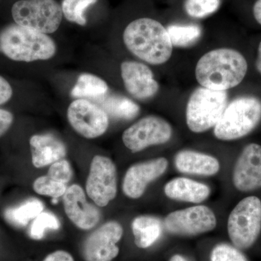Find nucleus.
I'll use <instances>...</instances> for the list:
<instances>
[{
  "instance_id": "1",
  "label": "nucleus",
  "mask_w": 261,
  "mask_h": 261,
  "mask_svg": "<svg viewBox=\"0 0 261 261\" xmlns=\"http://www.w3.org/2000/svg\"><path fill=\"white\" fill-rule=\"evenodd\" d=\"M247 71L246 59L240 51L220 48L208 51L199 60L195 76L201 87L226 91L241 83Z\"/></svg>"
},
{
  "instance_id": "2",
  "label": "nucleus",
  "mask_w": 261,
  "mask_h": 261,
  "mask_svg": "<svg viewBox=\"0 0 261 261\" xmlns=\"http://www.w3.org/2000/svg\"><path fill=\"white\" fill-rule=\"evenodd\" d=\"M123 40L132 54L149 64H163L172 56L167 29L154 19L142 18L130 22L123 32Z\"/></svg>"
},
{
  "instance_id": "3",
  "label": "nucleus",
  "mask_w": 261,
  "mask_h": 261,
  "mask_svg": "<svg viewBox=\"0 0 261 261\" xmlns=\"http://www.w3.org/2000/svg\"><path fill=\"white\" fill-rule=\"evenodd\" d=\"M0 53L17 62L45 61L56 56L57 45L47 34L10 24L0 32Z\"/></svg>"
},
{
  "instance_id": "4",
  "label": "nucleus",
  "mask_w": 261,
  "mask_h": 261,
  "mask_svg": "<svg viewBox=\"0 0 261 261\" xmlns=\"http://www.w3.org/2000/svg\"><path fill=\"white\" fill-rule=\"evenodd\" d=\"M260 121V99L250 96L238 97L227 105L214 127V135L219 140H238L255 129Z\"/></svg>"
},
{
  "instance_id": "5",
  "label": "nucleus",
  "mask_w": 261,
  "mask_h": 261,
  "mask_svg": "<svg viewBox=\"0 0 261 261\" xmlns=\"http://www.w3.org/2000/svg\"><path fill=\"white\" fill-rule=\"evenodd\" d=\"M227 105L226 91L198 87L192 92L187 102V126L195 133H202L214 128Z\"/></svg>"
},
{
  "instance_id": "6",
  "label": "nucleus",
  "mask_w": 261,
  "mask_h": 261,
  "mask_svg": "<svg viewBox=\"0 0 261 261\" xmlns=\"http://www.w3.org/2000/svg\"><path fill=\"white\" fill-rule=\"evenodd\" d=\"M228 237L233 246L246 250L255 244L261 231V200L255 196L245 197L228 216Z\"/></svg>"
},
{
  "instance_id": "7",
  "label": "nucleus",
  "mask_w": 261,
  "mask_h": 261,
  "mask_svg": "<svg viewBox=\"0 0 261 261\" xmlns=\"http://www.w3.org/2000/svg\"><path fill=\"white\" fill-rule=\"evenodd\" d=\"M12 15L18 25L47 35L58 31L63 17L56 0H19L13 5Z\"/></svg>"
},
{
  "instance_id": "8",
  "label": "nucleus",
  "mask_w": 261,
  "mask_h": 261,
  "mask_svg": "<svg viewBox=\"0 0 261 261\" xmlns=\"http://www.w3.org/2000/svg\"><path fill=\"white\" fill-rule=\"evenodd\" d=\"M171 124L161 117L149 116L136 122L124 130L122 140L133 153L150 146L162 145L171 140Z\"/></svg>"
},
{
  "instance_id": "9",
  "label": "nucleus",
  "mask_w": 261,
  "mask_h": 261,
  "mask_svg": "<svg viewBox=\"0 0 261 261\" xmlns=\"http://www.w3.org/2000/svg\"><path fill=\"white\" fill-rule=\"evenodd\" d=\"M216 215L210 207L197 205L173 211L165 218L164 226L171 234L193 237L212 231L216 227Z\"/></svg>"
},
{
  "instance_id": "10",
  "label": "nucleus",
  "mask_w": 261,
  "mask_h": 261,
  "mask_svg": "<svg viewBox=\"0 0 261 261\" xmlns=\"http://www.w3.org/2000/svg\"><path fill=\"white\" fill-rule=\"evenodd\" d=\"M67 118L72 128L87 139L100 137L109 126L107 113L99 105L89 99H74L68 106Z\"/></svg>"
},
{
  "instance_id": "11",
  "label": "nucleus",
  "mask_w": 261,
  "mask_h": 261,
  "mask_svg": "<svg viewBox=\"0 0 261 261\" xmlns=\"http://www.w3.org/2000/svg\"><path fill=\"white\" fill-rule=\"evenodd\" d=\"M87 195L99 207H105L117 195L116 168L111 159L95 155L86 183Z\"/></svg>"
},
{
  "instance_id": "12",
  "label": "nucleus",
  "mask_w": 261,
  "mask_h": 261,
  "mask_svg": "<svg viewBox=\"0 0 261 261\" xmlns=\"http://www.w3.org/2000/svg\"><path fill=\"white\" fill-rule=\"evenodd\" d=\"M123 227L116 221H110L96 229L82 246L86 261H112L119 253L116 244L121 240Z\"/></svg>"
},
{
  "instance_id": "13",
  "label": "nucleus",
  "mask_w": 261,
  "mask_h": 261,
  "mask_svg": "<svg viewBox=\"0 0 261 261\" xmlns=\"http://www.w3.org/2000/svg\"><path fill=\"white\" fill-rule=\"evenodd\" d=\"M233 186L239 191L248 192L261 189V146L247 145L233 167Z\"/></svg>"
},
{
  "instance_id": "14",
  "label": "nucleus",
  "mask_w": 261,
  "mask_h": 261,
  "mask_svg": "<svg viewBox=\"0 0 261 261\" xmlns=\"http://www.w3.org/2000/svg\"><path fill=\"white\" fill-rule=\"evenodd\" d=\"M121 74L125 89L132 97L147 100L159 91V84L147 65L140 62L126 61L121 65Z\"/></svg>"
},
{
  "instance_id": "15",
  "label": "nucleus",
  "mask_w": 261,
  "mask_h": 261,
  "mask_svg": "<svg viewBox=\"0 0 261 261\" xmlns=\"http://www.w3.org/2000/svg\"><path fill=\"white\" fill-rule=\"evenodd\" d=\"M168 166L167 159L159 158L130 166L123 178V193L130 199L140 198L149 184L163 176Z\"/></svg>"
},
{
  "instance_id": "16",
  "label": "nucleus",
  "mask_w": 261,
  "mask_h": 261,
  "mask_svg": "<svg viewBox=\"0 0 261 261\" xmlns=\"http://www.w3.org/2000/svg\"><path fill=\"white\" fill-rule=\"evenodd\" d=\"M63 204L68 219L82 229L93 228L100 219L99 211L87 202L84 190L79 185H73L67 189Z\"/></svg>"
},
{
  "instance_id": "17",
  "label": "nucleus",
  "mask_w": 261,
  "mask_h": 261,
  "mask_svg": "<svg viewBox=\"0 0 261 261\" xmlns=\"http://www.w3.org/2000/svg\"><path fill=\"white\" fill-rule=\"evenodd\" d=\"M31 151L34 167L42 168L61 161L66 155L65 144L51 134L36 135L31 137Z\"/></svg>"
},
{
  "instance_id": "18",
  "label": "nucleus",
  "mask_w": 261,
  "mask_h": 261,
  "mask_svg": "<svg viewBox=\"0 0 261 261\" xmlns=\"http://www.w3.org/2000/svg\"><path fill=\"white\" fill-rule=\"evenodd\" d=\"M174 164L179 172L197 176H214L220 171L219 160L192 150H182L175 156Z\"/></svg>"
},
{
  "instance_id": "19",
  "label": "nucleus",
  "mask_w": 261,
  "mask_h": 261,
  "mask_svg": "<svg viewBox=\"0 0 261 261\" xmlns=\"http://www.w3.org/2000/svg\"><path fill=\"white\" fill-rule=\"evenodd\" d=\"M165 195L171 200L200 203L211 195L210 187L185 177L173 178L164 187Z\"/></svg>"
},
{
  "instance_id": "20",
  "label": "nucleus",
  "mask_w": 261,
  "mask_h": 261,
  "mask_svg": "<svg viewBox=\"0 0 261 261\" xmlns=\"http://www.w3.org/2000/svg\"><path fill=\"white\" fill-rule=\"evenodd\" d=\"M132 229L137 247L141 249L148 248L161 236L162 224L160 219L154 216H141L133 220Z\"/></svg>"
},
{
  "instance_id": "21",
  "label": "nucleus",
  "mask_w": 261,
  "mask_h": 261,
  "mask_svg": "<svg viewBox=\"0 0 261 261\" xmlns=\"http://www.w3.org/2000/svg\"><path fill=\"white\" fill-rule=\"evenodd\" d=\"M94 101L108 115L118 119H133L140 112V106L137 103L118 94H107Z\"/></svg>"
},
{
  "instance_id": "22",
  "label": "nucleus",
  "mask_w": 261,
  "mask_h": 261,
  "mask_svg": "<svg viewBox=\"0 0 261 261\" xmlns=\"http://www.w3.org/2000/svg\"><path fill=\"white\" fill-rule=\"evenodd\" d=\"M108 84L100 77L92 73H84L77 79L70 91V96L75 99L97 100L108 94Z\"/></svg>"
},
{
  "instance_id": "23",
  "label": "nucleus",
  "mask_w": 261,
  "mask_h": 261,
  "mask_svg": "<svg viewBox=\"0 0 261 261\" xmlns=\"http://www.w3.org/2000/svg\"><path fill=\"white\" fill-rule=\"evenodd\" d=\"M43 210L44 205L41 201L27 200L20 205L5 211V217L10 224L23 227L27 226L31 220L37 217Z\"/></svg>"
},
{
  "instance_id": "24",
  "label": "nucleus",
  "mask_w": 261,
  "mask_h": 261,
  "mask_svg": "<svg viewBox=\"0 0 261 261\" xmlns=\"http://www.w3.org/2000/svg\"><path fill=\"white\" fill-rule=\"evenodd\" d=\"M173 47H186L195 44L202 35V30L196 25H169L167 29Z\"/></svg>"
},
{
  "instance_id": "25",
  "label": "nucleus",
  "mask_w": 261,
  "mask_h": 261,
  "mask_svg": "<svg viewBox=\"0 0 261 261\" xmlns=\"http://www.w3.org/2000/svg\"><path fill=\"white\" fill-rule=\"evenodd\" d=\"M98 0H63L61 8L63 14L68 21L78 24L81 27L87 25L86 10L91 5L97 3Z\"/></svg>"
},
{
  "instance_id": "26",
  "label": "nucleus",
  "mask_w": 261,
  "mask_h": 261,
  "mask_svg": "<svg viewBox=\"0 0 261 261\" xmlns=\"http://www.w3.org/2000/svg\"><path fill=\"white\" fill-rule=\"evenodd\" d=\"M33 189L39 195L49 196L53 199L64 195L67 190L65 184L57 181L48 176L37 178L33 184Z\"/></svg>"
},
{
  "instance_id": "27",
  "label": "nucleus",
  "mask_w": 261,
  "mask_h": 261,
  "mask_svg": "<svg viewBox=\"0 0 261 261\" xmlns=\"http://www.w3.org/2000/svg\"><path fill=\"white\" fill-rule=\"evenodd\" d=\"M60 222L58 218L51 213H41L34 219L31 226L30 236L34 240H41L44 237L45 230L58 229Z\"/></svg>"
},
{
  "instance_id": "28",
  "label": "nucleus",
  "mask_w": 261,
  "mask_h": 261,
  "mask_svg": "<svg viewBox=\"0 0 261 261\" xmlns=\"http://www.w3.org/2000/svg\"><path fill=\"white\" fill-rule=\"evenodd\" d=\"M220 4L221 0H187L185 8L190 16L201 18L215 13Z\"/></svg>"
},
{
  "instance_id": "29",
  "label": "nucleus",
  "mask_w": 261,
  "mask_h": 261,
  "mask_svg": "<svg viewBox=\"0 0 261 261\" xmlns=\"http://www.w3.org/2000/svg\"><path fill=\"white\" fill-rule=\"evenodd\" d=\"M211 261H248L246 256L238 248L228 245L219 244L213 249Z\"/></svg>"
},
{
  "instance_id": "30",
  "label": "nucleus",
  "mask_w": 261,
  "mask_h": 261,
  "mask_svg": "<svg viewBox=\"0 0 261 261\" xmlns=\"http://www.w3.org/2000/svg\"><path fill=\"white\" fill-rule=\"evenodd\" d=\"M47 176L57 181L66 184L71 179L73 171L68 161L61 160L51 164L48 171Z\"/></svg>"
},
{
  "instance_id": "31",
  "label": "nucleus",
  "mask_w": 261,
  "mask_h": 261,
  "mask_svg": "<svg viewBox=\"0 0 261 261\" xmlns=\"http://www.w3.org/2000/svg\"><path fill=\"white\" fill-rule=\"evenodd\" d=\"M14 120V116L9 111L0 108V137L10 129Z\"/></svg>"
},
{
  "instance_id": "32",
  "label": "nucleus",
  "mask_w": 261,
  "mask_h": 261,
  "mask_svg": "<svg viewBox=\"0 0 261 261\" xmlns=\"http://www.w3.org/2000/svg\"><path fill=\"white\" fill-rule=\"evenodd\" d=\"M13 88L4 77L0 75V105L8 102L13 96Z\"/></svg>"
},
{
  "instance_id": "33",
  "label": "nucleus",
  "mask_w": 261,
  "mask_h": 261,
  "mask_svg": "<svg viewBox=\"0 0 261 261\" xmlns=\"http://www.w3.org/2000/svg\"><path fill=\"white\" fill-rule=\"evenodd\" d=\"M43 261H74V259L68 252L57 250L48 255Z\"/></svg>"
},
{
  "instance_id": "34",
  "label": "nucleus",
  "mask_w": 261,
  "mask_h": 261,
  "mask_svg": "<svg viewBox=\"0 0 261 261\" xmlns=\"http://www.w3.org/2000/svg\"><path fill=\"white\" fill-rule=\"evenodd\" d=\"M253 14L257 23L261 25V0H257L254 5Z\"/></svg>"
},
{
  "instance_id": "35",
  "label": "nucleus",
  "mask_w": 261,
  "mask_h": 261,
  "mask_svg": "<svg viewBox=\"0 0 261 261\" xmlns=\"http://www.w3.org/2000/svg\"><path fill=\"white\" fill-rule=\"evenodd\" d=\"M255 66H256L257 71L261 74V42L259 44L258 49H257V58Z\"/></svg>"
},
{
  "instance_id": "36",
  "label": "nucleus",
  "mask_w": 261,
  "mask_h": 261,
  "mask_svg": "<svg viewBox=\"0 0 261 261\" xmlns=\"http://www.w3.org/2000/svg\"><path fill=\"white\" fill-rule=\"evenodd\" d=\"M169 261H187L186 259L180 255H175L171 257Z\"/></svg>"
}]
</instances>
